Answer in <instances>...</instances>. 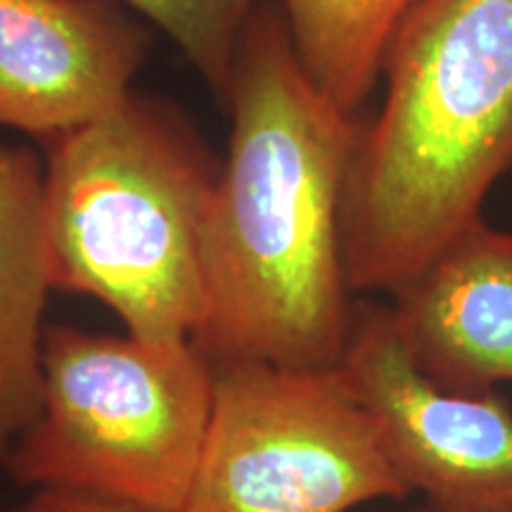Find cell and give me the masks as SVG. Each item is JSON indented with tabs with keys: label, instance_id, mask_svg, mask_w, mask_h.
Segmentation results:
<instances>
[{
	"label": "cell",
	"instance_id": "cell-11",
	"mask_svg": "<svg viewBox=\"0 0 512 512\" xmlns=\"http://www.w3.org/2000/svg\"><path fill=\"white\" fill-rule=\"evenodd\" d=\"M162 29L226 100L249 19L268 0H117Z\"/></svg>",
	"mask_w": 512,
	"mask_h": 512
},
{
	"label": "cell",
	"instance_id": "cell-5",
	"mask_svg": "<svg viewBox=\"0 0 512 512\" xmlns=\"http://www.w3.org/2000/svg\"><path fill=\"white\" fill-rule=\"evenodd\" d=\"M408 494L339 368L214 363L207 441L183 512H351Z\"/></svg>",
	"mask_w": 512,
	"mask_h": 512
},
{
	"label": "cell",
	"instance_id": "cell-4",
	"mask_svg": "<svg viewBox=\"0 0 512 512\" xmlns=\"http://www.w3.org/2000/svg\"><path fill=\"white\" fill-rule=\"evenodd\" d=\"M214 406L192 339L46 328L41 411L8 453L17 482L183 512Z\"/></svg>",
	"mask_w": 512,
	"mask_h": 512
},
{
	"label": "cell",
	"instance_id": "cell-1",
	"mask_svg": "<svg viewBox=\"0 0 512 512\" xmlns=\"http://www.w3.org/2000/svg\"><path fill=\"white\" fill-rule=\"evenodd\" d=\"M228 152L204 223L211 363L337 368L356 302L342 202L358 117L309 79L275 0L249 19L223 100Z\"/></svg>",
	"mask_w": 512,
	"mask_h": 512
},
{
	"label": "cell",
	"instance_id": "cell-9",
	"mask_svg": "<svg viewBox=\"0 0 512 512\" xmlns=\"http://www.w3.org/2000/svg\"><path fill=\"white\" fill-rule=\"evenodd\" d=\"M53 287L43 226V162L0 143V456L41 411L43 311Z\"/></svg>",
	"mask_w": 512,
	"mask_h": 512
},
{
	"label": "cell",
	"instance_id": "cell-13",
	"mask_svg": "<svg viewBox=\"0 0 512 512\" xmlns=\"http://www.w3.org/2000/svg\"><path fill=\"white\" fill-rule=\"evenodd\" d=\"M411 512H432V510L425 508V505H420V508H415V510H411Z\"/></svg>",
	"mask_w": 512,
	"mask_h": 512
},
{
	"label": "cell",
	"instance_id": "cell-6",
	"mask_svg": "<svg viewBox=\"0 0 512 512\" xmlns=\"http://www.w3.org/2000/svg\"><path fill=\"white\" fill-rule=\"evenodd\" d=\"M339 373L396 475L432 512H512V406L460 394L415 366L389 304L356 302Z\"/></svg>",
	"mask_w": 512,
	"mask_h": 512
},
{
	"label": "cell",
	"instance_id": "cell-2",
	"mask_svg": "<svg viewBox=\"0 0 512 512\" xmlns=\"http://www.w3.org/2000/svg\"><path fill=\"white\" fill-rule=\"evenodd\" d=\"M358 124L342 202L349 290L394 297L512 171V0H420Z\"/></svg>",
	"mask_w": 512,
	"mask_h": 512
},
{
	"label": "cell",
	"instance_id": "cell-12",
	"mask_svg": "<svg viewBox=\"0 0 512 512\" xmlns=\"http://www.w3.org/2000/svg\"><path fill=\"white\" fill-rule=\"evenodd\" d=\"M12 512H145L131 505L105 501L86 494H72V491H38L29 503Z\"/></svg>",
	"mask_w": 512,
	"mask_h": 512
},
{
	"label": "cell",
	"instance_id": "cell-8",
	"mask_svg": "<svg viewBox=\"0 0 512 512\" xmlns=\"http://www.w3.org/2000/svg\"><path fill=\"white\" fill-rule=\"evenodd\" d=\"M392 302L415 366L439 387L491 394L512 382V230L479 219Z\"/></svg>",
	"mask_w": 512,
	"mask_h": 512
},
{
	"label": "cell",
	"instance_id": "cell-10",
	"mask_svg": "<svg viewBox=\"0 0 512 512\" xmlns=\"http://www.w3.org/2000/svg\"><path fill=\"white\" fill-rule=\"evenodd\" d=\"M309 79L358 117L396 31L420 0H275Z\"/></svg>",
	"mask_w": 512,
	"mask_h": 512
},
{
	"label": "cell",
	"instance_id": "cell-3",
	"mask_svg": "<svg viewBox=\"0 0 512 512\" xmlns=\"http://www.w3.org/2000/svg\"><path fill=\"white\" fill-rule=\"evenodd\" d=\"M216 174L176 112L136 95L48 140L43 226L55 290L93 297L131 335L195 339L207 316Z\"/></svg>",
	"mask_w": 512,
	"mask_h": 512
},
{
	"label": "cell",
	"instance_id": "cell-7",
	"mask_svg": "<svg viewBox=\"0 0 512 512\" xmlns=\"http://www.w3.org/2000/svg\"><path fill=\"white\" fill-rule=\"evenodd\" d=\"M147 34L117 0H0V128L53 140L131 98Z\"/></svg>",
	"mask_w": 512,
	"mask_h": 512
}]
</instances>
